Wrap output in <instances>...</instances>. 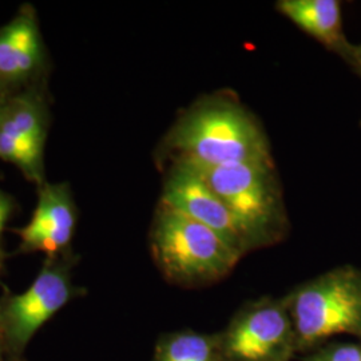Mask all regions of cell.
<instances>
[{
    "label": "cell",
    "instance_id": "4fadbf2b",
    "mask_svg": "<svg viewBox=\"0 0 361 361\" xmlns=\"http://www.w3.org/2000/svg\"><path fill=\"white\" fill-rule=\"evenodd\" d=\"M304 361H361V345L331 343L310 350Z\"/></svg>",
    "mask_w": 361,
    "mask_h": 361
},
{
    "label": "cell",
    "instance_id": "5b68a950",
    "mask_svg": "<svg viewBox=\"0 0 361 361\" xmlns=\"http://www.w3.org/2000/svg\"><path fill=\"white\" fill-rule=\"evenodd\" d=\"M73 259L47 258L25 292L0 302V340L4 349L20 353L39 329L77 296Z\"/></svg>",
    "mask_w": 361,
    "mask_h": 361
},
{
    "label": "cell",
    "instance_id": "52a82bcc",
    "mask_svg": "<svg viewBox=\"0 0 361 361\" xmlns=\"http://www.w3.org/2000/svg\"><path fill=\"white\" fill-rule=\"evenodd\" d=\"M159 204L217 233L241 257L253 250L247 235L225 202L189 164H170Z\"/></svg>",
    "mask_w": 361,
    "mask_h": 361
},
{
    "label": "cell",
    "instance_id": "ba28073f",
    "mask_svg": "<svg viewBox=\"0 0 361 361\" xmlns=\"http://www.w3.org/2000/svg\"><path fill=\"white\" fill-rule=\"evenodd\" d=\"M46 70L47 55L38 15L26 4L0 27V89L13 95L42 85Z\"/></svg>",
    "mask_w": 361,
    "mask_h": 361
},
{
    "label": "cell",
    "instance_id": "d6986e66",
    "mask_svg": "<svg viewBox=\"0 0 361 361\" xmlns=\"http://www.w3.org/2000/svg\"><path fill=\"white\" fill-rule=\"evenodd\" d=\"M360 126H361V122H360Z\"/></svg>",
    "mask_w": 361,
    "mask_h": 361
},
{
    "label": "cell",
    "instance_id": "2e32d148",
    "mask_svg": "<svg viewBox=\"0 0 361 361\" xmlns=\"http://www.w3.org/2000/svg\"><path fill=\"white\" fill-rule=\"evenodd\" d=\"M11 98V94H8L7 91L3 90V89H0V114H1V111H3V109H4V106L7 104L8 102V99Z\"/></svg>",
    "mask_w": 361,
    "mask_h": 361
},
{
    "label": "cell",
    "instance_id": "e0dca14e",
    "mask_svg": "<svg viewBox=\"0 0 361 361\" xmlns=\"http://www.w3.org/2000/svg\"><path fill=\"white\" fill-rule=\"evenodd\" d=\"M3 349H4V347H3L1 340H0V361H4V359H3Z\"/></svg>",
    "mask_w": 361,
    "mask_h": 361
},
{
    "label": "cell",
    "instance_id": "7a4b0ae2",
    "mask_svg": "<svg viewBox=\"0 0 361 361\" xmlns=\"http://www.w3.org/2000/svg\"><path fill=\"white\" fill-rule=\"evenodd\" d=\"M150 246L159 271L180 286L217 283L241 258L217 233L162 204L155 212Z\"/></svg>",
    "mask_w": 361,
    "mask_h": 361
},
{
    "label": "cell",
    "instance_id": "277c9868",
    "mask_svg": "<svg viewBox=\"0 0 361 361\" xmlns=\"http://www.w3.org/2000/svg\"><path fill=\"white\" fill-rule=\"evenodd\" d=\"M297 352H310L337 335L361 337V269L336 268L288 295Z\"/></svg>",
    "mask_w": 361,
    "mask_h": 361
},
{
    "label": "cell",
    "instance_id": "6da1fadb",
    "mask_svg": "<svg viewBox=\"0 0 361 361\" xmlns=\"http://www.w3.org/2000/svg\"><path fill=\"white\" fill-rule=\"evenodd\" d=\"M158 157L201 168L273 162L257 119L238 102L216 95L178 116L159 145Z\"/></svg>",
    "mask_w": 361,
    "mask_h": 361
},
{
    "label": "cell",
    "instance_id": "9c48e42d",
    "mask_svg": "<svg viewBox=\"0 0 361 361\" xmlns=\"http://www.w3.org/2000/svg\"><path fill=\"white\" fill-rule=\"evenodd\" d=\"M78 212L68 183H49L38 188V202L30 222L16 233L20 250L44 253L47 258L67 255L77 229Z\"/></svg>",
    "mask_w": 361,
    "mask_h": 361
},
{
    "label": "cell",
    "instance_id": "30bf717a",
    "mask_svg": "<svg viewBox=\"0 0 361 361\" xmlns=\"http://www.w3.org/2000/svg\"><path fill=\"white\" fill-rule=\"evenodd\" d=\"M276 8L300 30L340 55L350 65L353 44L343 27L341 6L337 0H280Z\"/></svg>",
    "mask_w": 361,
    "mask_h": 361
},
{
    "label": "cell",
    "instance_id": "5bb4252c",
    "mask_svg": "<svg viewBox=\"0 0 361 361\" xmlns=\"http://www.w3.org/2000/svg\"><path fill=\"white\" fill-rule=\"evenodd\" d=\"M13 210H15V202L13 197L0 189V244H1V237L6 229V225L10 217L13 216Z\"/></svg>",
    "mask_w": 361,
    "mask_h": 361
},
{
    "label": "cell",
    "instance_id": "7c38bea8",
    "mask_svg": "<svg viewBox=\"0 0 361 361\" xmlns=\"http://www.w3.org/2000/svg\"><path fill=\"white\" fill-rule=\"evenodd\" d=\"M155 361H225L219 336L180 331L161 337Z\"/></svg>",
    "mask_w": 361,
    "mask_h": 361
},
{
    "label": "cell",
    "instance_id": "3957f363",
    "mask_svg": "<svg viewBox=\"0 0 361 361\" xmlns=\"http://www.w3.org/2000/svg\"><path fill=\"white\" fill-rule=\"evenodd\" d=\"M189 165L219 194L245 232L253 250L277 244L284 238L289 225L273 162L217 168Z\"/></svg>",
    "mask_w": 361,
    "mask_h": 361
},
{
    "label": "cell",
    "instance_id": "8992f818",
    "mask_svg": "<svg viewBox=\"0 0 361 361\" xmlns=\"http://www.w3.org/2000/svg\"><path fill=\"white\" fill-rule=\"evenodd\" d=\"M225 361H290L296 334L288 296L264 297L238 310L219 335Z\"/></svg>",
    "mask_w": 361,
    "mask_h": 361
},
{
    "label": "cell",
    "instance_id": "9a60e30c",
    "mask_svg": "<svg viewBox=\"0 0 361 361\" xmlns=\"http://www.w3.org/2000/svg\"><path fill=\"white\" fill-rule=\"evenodd\" d=\"M350 66L361 75V44L360 46H353Z\"/></svg>",
    "mask_w": 361,
    "mask_h": 361
},
{
    "label": "cell",
    "instance_id": "ac0fdd59",
    "mask_svg": "<svg viewBox=\"0 0 361 361\" xmlns=\"http://www.w3.org/2000/svg\"><path fill=\"white\" fill-rule=\"evenodd\" d=\"M1 264H3V252L0 250V271H1Z\"/></svg>",
    "mask_w": 361,
    "mask_h": 361
},
{
    "label": "cell",
    "instance_id": "8fae6325",
    "mask_svg": "<svg viewBox=\"0 0 361 361\" xmlns=\"http://www.w3.org/2000/svg\"><path fill=\"white\" fill-rule=\"evenodd\" d=\"M50 114L42 85L11 95L0 114V134L46 146Z\"/></svg>",
    "mask_w": 361,
    "mask_h": 361
}]
</instances>
